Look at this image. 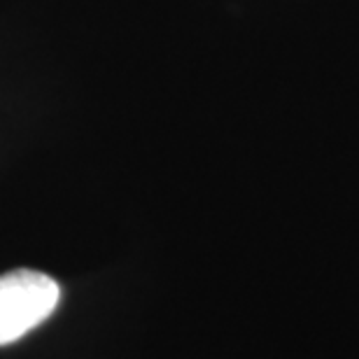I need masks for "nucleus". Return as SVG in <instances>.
<instances>
[{
    "label": "nucleus",
    "mask_w": 359,
    "mask_h": 359,
    "mask_svg": "<svg viewBox=\"0 0 359 359\" xmlns=\"http://www.w3.org/2000/svg\"><path fill=\"white\" fill-rule=\"evenodd\" d=\"M61 287L47 273L17 269L0 276V346H10L56 311Z\"/></svg>",
    "instance_id": "obj_1"
}]
</instances>
